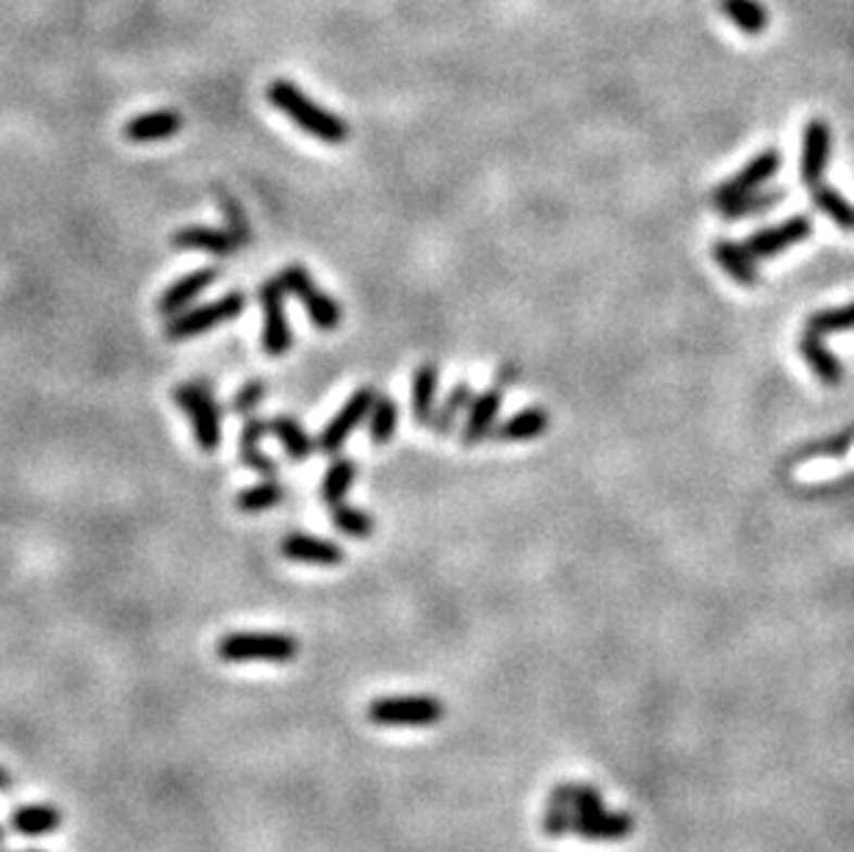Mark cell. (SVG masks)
Instances as JSON below:
<instances>
[{"mask_svg":"<svg viewBox=\"0 0 854 852\" xmlns=\"http://www.w3.org/2000/svg\"><path fill=\"white\" fill-rule=\"evenodd\" d=\"M266 98L274 109L282 111L293 125H299L313 139L324 141V145H343L349 139L346 122L338 114L324 109V105L315 103V100H310L291 80H272V86L266 89Z\"/></svg>","mask_w":854,"mask_h":852,"instance_id":"6da1fadb","label":"cell"},{"mask_svg":"<svg viewBox=\"0 0 854 852\" xmlns=\"http://www.w3.org/2000/svg\"><path fill=\"white\" fill-rule=\"evenodd\" d=\"M216 656L227 664L272 662L285 664L299 656V642L291 634L274 631H233L218 639Z\"/></svg>","mask_w":854,"mask_h":852,"instance_id":"7a4b0ae2","label":"cell"},{"mask_svg":"<svg viewBox=\"0 0 854 852\" xmlns=\"http://www.w3.org/2000/svg\"><path fill=\"white\" fill-rule=\"evenodd\" d=\"M172 399L191 421V433H194L197 446L205 454L218 451V446H222V410H218L216 399H213L211 385L202 383V379L177 385L172 390Z\"/></svg>","mask_w":854,"mask_h":852,"instance_id":"3957f363","label":"cell"},{"mask_svg":"<svg viewBox=\"0 0 854 852\" xmlns=\"http://www.w3.org/2000/svg\"><path fill=\"white\" fill-rule=\"evenodd\" d=\"M445 717V706L431 694H393L368 706V719L382 728H429Z\"/></svg>","mask_w":854,"mask_h":852,"instance_id":"277c9868","label":"cell"},{"mask_svg":"<svg viewBox=\"0 0 854 852\" xmlns=\"http://www.w3.org/2000/svg\"><path fill=\"white\" fill-rule=\"evenodd\" d=\"M243 308H247V293L230 291L222 299H216V302H208L200 304V308H191V311L177 313L164 327L166 341H188V338H197V335L208 333V329L218 327V324H227L233 322V318H238L243 313Z\"/></svg>","mask_w":854,"mask_h":852,"instance_id":"5b68a950","label":"cell"},{"mask_svg":"<svg viewBox=\"0 0 854 852\" xmlns=\"http://www.w3.org/2000/svg\"><path fill=\"white\" fill-rule=\"evenodd\" d=\"M279 283L285 286V291L302 302V308L307 311L310 322H313L315 327L324 329V333L340 327L343 311H340L338 299L329 297L327 291H322L307 268L299 266V263H291V266L282 268V274H279Z\"/></svg>","mask_w":854,"mask_h":852,"instance_id":"8992f818","label":"cell"},{"mask_svg":"<svg viewBox=\"0 0 854 852\" xmlns=\"http://www.w3.org/2000/svg\"><path fill=\"white\" fill-rule=\"evenodd\" d=\"M780 166H782V152L777 150V147L757 152L750 164H744L733 177H727V180H721L719 186H716L714 195H711V205L719 211V208L730 205V202L741 200V197L752 195V191H761V186L769 183L771 177L780 172Z\"/></svg>","mask_w":854,"mask_h":852,"instance_id":"52a82bcc","label":"cell"},{"mask_svg":"<svg viewBox=\"0 0 854 852\" xmlns=\"http://www.w3.org/2000/svg\"><path fill=\"white\" fill-rule=\"evenodd\" d=\"M285 286L277 280H266L261 286V308H263V349L272 358H282L291 352L293 347V333L291 322H288V308H285Z\"/></svg>","mask_w":854,"mask_h":852,"instance_id":"ba28073f","label":"cell"},{"mask_svg":"<svg viewBox=\"0 0 854 852\" xmlns=\"http://www.w3.org/2000/svg\"><path fill=\"white\" fill-rule=\"evenodd\" d=\"M811 233V216L800 213V216H791V220L780 222V225L775 227H761V230H755L752 236H746L744 247L755 255V261H766V258H777L786 250H791V247H796V243L807 241Z\"/></svg>","mask_w":854,"mask_h":852,"instance_id":"9c48e42d","label":"cell"},{"mask_svg":"<svg viewBox=\"0 0 854 852\" xmlns=\"http://www.w3.org/2000/svg\"><path fill=\"white\" fill-rule=\"evenodd\" d=\"M374 399H376L374 388L354 390V393L346 399L343 408H340V413L324 426L322 438H318V451H324V454H338V451L343 449L346 440H349V435H352L354 429L368 418V410L371 404H374Z\"/></svg>","mask_w":854,"mask_h":852,"instance_id":"30bf717a","label":"cell"},{"mask_svg":"<svg viewBox=\"0 0 854 852\" xmlns=\"http://www.w3.org/2000/svg\"><path fill=\"white\" fill-rule=\"evenodd\" d=\"M830 147H832V130L825 120H811L805 125L802 134V164L800 177L807 189L818 186L825 180L827 164H830Z\"/></svg>","mask_w":854,"mask_h":852,"instance_id":"8fae6325","label":"cell"},{"mask_svg":"<svg viewBox=\"0 0 854 852\" xmlns=\"http://www.w3.org/2000/svg\"><path fill=\"white\" fill-rule=\"evenodd\" d=\"M501 402H503L501 385H492V388L485 390V393L473 396L470 408H467V418L465 424H462V433H460V443L465 446V449H473V446H479L481 440L490 438L492 429L498 426Z\"/></svg>","mask_w":854,"mask_h":852,"instance_id":"7c38bea8","label":"cell"},{"mask_svg":"<svg viewBox=\"0 0 854 852\" xmlns=\"http://www.w3.org/2000/svg\"><path fill=\"white\" fill-rule=\"evenodd\" d=\"M569 834L587 841H619L633 834V819L619 811H583V814H573Z\"/></svg>","mask_w":854,"mask_h":852,"instance_id":"4fadbf2b","label":"cell"},{"mask_svg":"<svg viewBox=\"0 0 854 852\" xmlns=\"http://www.w3.org/2000/svg\"><path fill=\"white\" fill-rule=\"evenodd\" d=\"M279 551H282L285 560L291 562H302V565H318V567H332L343 562V548L332 540H324V537H313L304 535V531H291L279 542Z\"/></svg>","mask_w":854,"mask_h":852,"instance_id":"5bb4252c","label":"cell"},{"mask_svg":"<svg viewBox=\"0 0 854 852\" xmlns=\"http://www.w3.org/2000/svg\"><path fill=\"white\" fill-rule=\"evenodd\" d=\"M216 280H218L216 266H205V268H197V272L186 274V277H180L177 283H172V286L161 293V299H158V313L166 318L177 316V313L186 311L188 304L194 302L197 297H202V293H205Z\"/></svg>","mask_w":854,"mask_h":852,"instance_id":"9a60e30c","label":"cell"},{"mask_svg":"<svg viewBox=\"0 0 854 852\" xmlns=\"http://www.w3.org/2000/svg\"><path fill=\"white\" fill-rule=\"evenodd\" d=\"M172 243L183 252H208V255L227 258L236 250H241V241L230 230H218V227L188 225L172 236Z\"/></svg>","mask_w":854,"mask_h":852,"instance_id":"2e32d148","label":"cell"},{"mask_svg":"<svg viewBox=\"0 0 854 852\" xmlns=\"http://www.w3.org/2000/svg\"><path fill=\"white\" fill-rule=\"evenodd\" d=\"M183 128V114L172 109L147 111V114L134 116L125 125V139L134 145H152V141H166Z\"/></svg>","mask_w":854,"mask_h":852,"instance_id":"e0dca14e","label":"cell"},{"mask_svg":"<svg viewBox=\"0 0 854 852\" xmlns=\"http://www.w3.org/2000/svg\"><path fill=\"white\" fill-rule=\"evenodd\" d=\"M711 255H714V261L719 263L721 272H725L733 283H739V286L752 288L757 286V280H761L755 255L746 250L744 243L730 241V238H719V241H714V247H711Z\"/></svg>","mask_w":854,"mask_h":852,"instance_id":"ac0fdd59","label":"cell"},{"mask_svg":"<svg viewBox=\"0 0 854 852\" xmlns=\"http://www.w3.org/2000/svg\"><path fill=\"white\" fill-rule=\"evenodd\" d=\"M800 354L807 363V368H811L827 388H838V385L843 383L841 360L827 349V343L821 341V335H816L813 329H805V333L800 335Z\"/></svg>","mask_w":854,"mask_h":852,"instance_id":"d6986e66","label":"cell"},{"mask_svg":"<svg viewBox=\"0 0 854 852\" xmlns=\"http://www.w3.org/2000/svg\"><path fill=\"white\" fill-rule=\"evenodd\" d=\"M266 433H272V421L249 418L241 429V438H238V456H241V463L247 465L249 471H255V474L266 476V479H274V476H277V463L261 451L263 435Z\"/></svg>","mask_w":854,"mask_h":852,"instance_id":"ffe728a7","label":"cell"},{"mask_svg":"<svg viewBox=\"0 0 854 852\" xmlns=\"http://www.w3.org/2000/svg\"><path fill=\"white\" fill-rule=\"evenodd\" d=\"M551 426V415L542 408H526L520 413H515L512 418H506L503 424H498L492 429V438L501 443H526V440H537L548 433Z\"/></svg>","mask_w":854,"mask_h":852,"instance_id":"44dd1931","label":"cell"},{"mask_svg":"<svg viewBox=\"0 0 854 852\" xmlns=\"http://www.w3.org/2000/svg\"><path fill=\"white\" fill-rule=\"evenodd\" d=\"M437 385H440V365L420 363L413 374V388H410V408L418 426H429L437 404Z\"/></svg>","mask_w":854,"mask_h":852,"instance_id":"7402d4cb","label":"cell"},{"mask_svg":"<svg viewBox=\"0 0 854 852\" xmlns=\"http://www.w3.org/2000/svg\"><path fill=\"white\" fill-rule=\"evenodd\" d=\"M9 828L23 836H45L61 828V811L55 805H20L9 816Z\"/></svg>","mask_w":854,"mask_h":852,"instance_id":"603a6c76","label":"cell"},{"mask_svg":"<svg viewBox=\"0 0 854 852\" xmlns=\"http://www.w3.org/2000/svg\"><path fill=\"white\" fill-rule=\"evenodd\" d=\"M569 819H573V784H558L548 794L542 830L551 839H564L569 834Z\"/></svg>","mask_w":854,"mask_h":852,"instance_id":"cb8c5ba5","label":"cell"},{"mask_svg":"<svg viewBox=\"0 0 854 852\" xmlns=\"http://www.w3.org/2000/svg\"><path fill=\"white\" fill-rule=\"evenodd\" d=\"M470 402H473L470 385L456 383L454 388H451V393L445 396V402L440 404V410H435V415H431V424H429L431 433H435L437 438H449V435L456 429V424H460V415L470 408Z\"/></svg>","mask_w":854,"mask_h":852,"instance_id":"d4e9b609","label":"cell"},{"mask_svg":"<svg viewBox=\"0 0 854 852\" xmlns=\"http://www.w3.org/2000/svg\"><path fill=\"white\" fill-rule=\"evenodd\" d=\"M719 12L746 37H761L769 28V12L757 0H719Z\"/></svg>","mask_w":854,"mask_h":852,"instance_id":"484cf974","label":"cell"},{"mask_svg":"<svg viewBox=\"0 0 854 852\" xmlns=\"http://www.w3.org/2000/svg\"><path fill=\"white\" fill-rule=\"evenodd\" d=\"M811 202L825 213L836 227H841V230L846 233L854 230V205L841 191H836L832 186H827V183H818V186L811 189Z\"/></svg>","mask_w":854,"mask_h":852,"instance_id":"4316f807","label":"cell"},{"mask_svg":"<svg viewBox=\"0 0 854 852\" xmlns=\"http://www.w3.org/2000/svg\"><path fill=\"white\" fill-rule=\"evenodd\" d=\"M272 433H274V438L279 440V446L285 449V454L291 456L293 463H302V460H307V456L313 454L315 446H318V443H313V438L304 433V426L299 424L297 418H291V415H277V418L272 421Z\"/></svg>","mask_w":854,"mask_h":852,"instance_id":"83f0119b","label":"cell"},{"mask_svg":"<svg viewBox=\"0 0 854 852\" xmlns=\"http://www.w3.org/2000/svg\"><path fill=\"white\" fill-rule=\"evenodd\" d=\"M399 433V404L385 393H376L368 410V435L376 446H388Z\"/></svg>","mask_w":854,"mask_h":852,"instance_id":"f1b7e54d","label":"cell"},{"mask_svg":"<svg viewBox=\"0 0 854 852\" xmlns=\"http://www.w3.org/2000/svg\"><path fill=\"white\" fill-rule=\"evenodd\" d=\"M354 479H357V463L349 456H340L329 465V471L322 479V501L324 504L335 506L346 499V493L352 490Z\"/></svg>","mask_w":854,"mask_h":852,"instance_id":"f546056e","label":"cell"},{"mask_svg":"<svg viewBox=\"0 0 854 852\" xmlns=\"http://www.w3.org/2000/svg\"><path fill=\"white\" fill-rule=\"evenodd\" d=\"M786 200V191L771 189V191H752V195L741 197V200L730 202V205L719 208V213L725 220H744V216H757V213L771 211Z\"/></svg>","mask_w":854,"mask_h":852,"instance_id":"4dcf8cb0","label":"cell"},{"mask_svg":"<svg viewBox=\"0 0 854 852\" xmlns=\"http://www.w3.org/2000/svg\"><path fill=\"white\" fill-rule=\"evenodd\" d=\"M285 499V487L277 485V481H261V485H252L247 490L236 496V506L247 515H258V512H266L272 506L282 504Z\"/></svg>","mask_w":854,"mask_h":852,"instance_id":"1f68e13d","label":"cell"},{"mask_svg":"<svg viewBox=\"0 0 854 852\" xmlns=\"http://www.w3.org/2000/svg\"><path fill=\"white\" fill-rule=\"evenodd\" d=\"M332 524L335 529L343 531L346 537H354V540H368L376 529V521L368 512L343 504V501L332 506Z\"/></svg>","mask_w":854,"mask_h":852,"instance_id":"d6a6232c","label":"cell"},{"mask_svg":"<svg viewBox=\"0 0 854 852\" xmlns=\"http://www.w3.org/2000/svg\"><path fill=\"white\" fill-rule=\"evenodd\" d=\"M805 329H813L816 335H832V333H849L854 329V302L841 304V308H830V311H818L807 318Z\"/></svg>","mask_w":854,"mask_h":852,"instance_id":"836d02e7","label":"cell"},{"mask_svg":"<svg viewBox=\"0 0 854 852\" xmlns=\"http://www.w3.org/2000/svg\"><path fill=\"white\" fill-rule=\"evenodd\" d=\"M216 197L222 211H225V220L227 225H230V233L241 241V247H247V243L252 241V227H249V220L247 213H243L241 202H238L233 195H227L225 189H216Z\"/></svg>","mask_w":854,"mask_h":852,"instance_id":"e575fe53","label":"cell"},{"mask_svg":"<svg viewBox=\"0 0 854 852\" xmlns=\"http://www.w3.org/2000/svg\"><path fill=\"white\" fill-rule=\"evenodd\" d=\"M268 393V385L263 383V379H249L247 385H241V388L236 390V396H233L230 402V410L238 415H249L252 410L258 408V404L266 399Z\"/></svg>","mask_w":854,"mask_h":852,"instance_id":"d590c367","label":"cell"},{"mask_svg":"<svg viewBox=\"0 0 854 852\" xmlns=\"http://www.w3.org/2000/svg\"><path fill=\"white\" fill-rule=\"evenodd\" d=\"M852 446V433L841 435V438L821 440V443H811V449L802 451L800 456H843Z\"/></svg>","mask_w":854,"mask_h":852,"instance_id":"8d00e7d4","label":"cell"},{"mask_svg":"<svg viewBox=\"0 0 854 852\" xmlns=\"http://www.w3.org/2000/svg\"><path fill=\"white\" fill-rule=\"evenodd\" d=\"M12 786V778H9L7 769H0V791H7Z\"/></svg>","mask_w":854,"mask_h":852,"instance_id":"74e56055","label":"cell"},{"mask_svg":"<svg viewBox=\"0 0 854 852\" xmlns=\"http://www.w3.org/2000/svg\"><path fill=\"white\" fill-rule=\"evenodd\" d=\"M25 852H42V850H25Z\"/></svg>","mask_w":854,"mask_h":852,"instance_id":"f35d334b","label":"cell"},{"mask_svg":"<svg viewBox=\"0 0 854 852\" xmlns=\"http://www.w3.org/2000/svg\"><path fill=\"white\" fill-rule=\"evenodd\" d=\"M0 841H3V830H0Z\"/></svg>","mask_w":854,"mask_h":852,"instance_id":"ab89813d","label":"cell"}]
</instances>
